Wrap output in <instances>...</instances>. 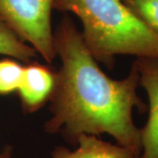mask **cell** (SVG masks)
I'll return each mask as SVG.
<instances>
[{"instance_id": "1", "label": "cell", "mask_w": 158, "mask_h": 158, "mask_svg": "<svg viewBox=\"0 0 158 158\" xmlns=\"http://www.w3.org/2000/svg\"><path fill=\"white\" fill-rule=\"evenodd\" d=\"M54 43L62 66L56 72L50 99L52 117L46 122V132L60 133L72 144L82 135L107 134L140 158L141 129L134 122L133 111L137 108L144 113L147 106L137 93L140 75L135 63L125 78H110L98 67L69 15L55 30Z\"/></svg>"}, {"instance_id": "2", "label": "cell", "mask_w": 158, "mask_h": 158, "mask_svg": "<svg viewBox=\"0 0 158 158\" xmlns=\"http://www.w3.org/2000/svg\"><path fill=\"white\" fill-rule=\"evenodd\" d=\"M54 9L78 17L87 49L109 69L120 55L158 59V35L121 0H55Z\"/></svg>"}, {"instance_id": "3", "label": "cell", "mask_w": 158, "mask_h": 158, "mask_svg": "<svg viewBox=\"0 0 158 158\" xmlns=\"http://www.w3.org/2000/svg\"><path fill=\"white\" fill-rule=\"evenodd\" d=\"M55 0H0V19L48 63L56 56L51 25Z\"/></svg>"}, {"instance_id": "4", "label": "cell", "mask_w": 158, "mask_h": 158, "mask_svg": "<svg viewBox=\"0 0 158 158\" xmlns=\"http://www.w3.org/2000/svg\"><path fill=\"white\" fill-rule=\"evenodd\" d=\"M135 63L140 75V85L148 98V118L141 129L140 158H158V59L140 57Z\"/></svg>"}, {"instance_id": "5", "label": "cell", "mask_w": 158, "mask_h": 158, "mask_svg": "<svg viewBox=\"0 0 158 158\" xmlns=\"http://www.w3.org/2000/svg\"><path fill=\"white\" fill-rule=\"evenodd\" d=\"M56 84V72L39 62H31L24 66L22 79L18 90L25 113L40 110L50 101Z\"/></svg>"}, {"instance_id": "6", "label": "cell", "mask_w": 158, "mask_h": 158, "mask_svg": "<svg viewBox=\"0 0 158 158\" xmlns=\"http://www.w3.org/2000/svg\"><path fill=\"white\" fill-rule=\"evenodd\" d=\"M77 148L69 150L57 147L52 152V158H138L128 148L98 139L96 135H82L77 138Z\"/></svg>"}, {"instance_id": "7", "label": "cell", "mask_w": 158, "mask_h": 158, "mask_svg": "<svg viewBox=\"0 0 158 158\" xmlns=\"http://www.w3.org/2000/svg\"><path fill=\"white\" fill-rule=\"evenodd\" d=\"M0 55H4L25 63L34 62L37 52L23 41L0 19Z\"/></svg>"}, {"instance_id": "8", "label": "cell", "mask_w": 158, "mask_h": 158, "mask_svg": "<svg viewBox=\"0 0 158 158\" xmlns=\"http://www.w3.org/2000/svg\"><path fill=\"white\" fill-rule=\"evenodd\" d=\"M24 66L13 58L0 60V96L18 91L22 79Z\"/></svg>"}, {"instance_id": "9", "label": "cell", "mask_w": 158, "mask_h": 158, "mask_svg": "<svg viewBox=\"0 0 158 158\" xmlns=\"http://www.w3.org/2000/svg\"><path fill=\"white\" fill-rule=\"evenodd\" d=\"M136 17L158 35V0H121Z\"/></svg>"}, {"instance_id": "10", "label": "cell", "mask_w": 158, "mask_h": 158, "mask_svg": "<svg viewBox=\"0 0 158 158\" xmlns=\"http://www.w3.org/2000/svg\"><path fill=\"white\" fill-rule=\"evenodd\" d=\"M11 148H5L3 150H0V158H11Z\"/></svg>"}]
</instances>
